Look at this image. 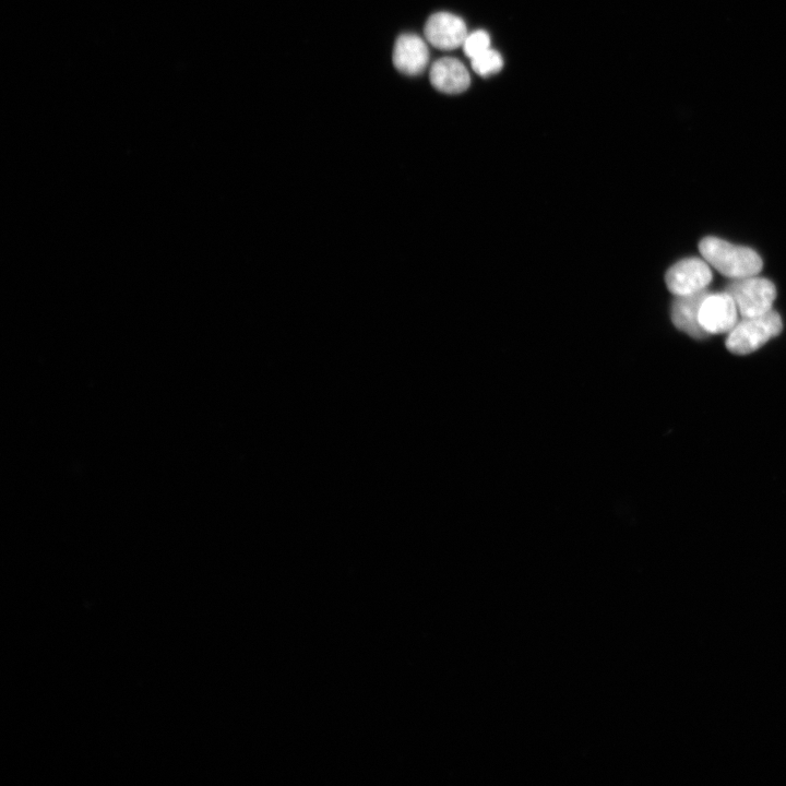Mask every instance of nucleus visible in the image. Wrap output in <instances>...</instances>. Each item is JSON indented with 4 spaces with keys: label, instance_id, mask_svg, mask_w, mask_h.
<instances>
[{
    "label": "nucleus",
    "instance_id": "nucleus-1",
    "mask_svg": "<svg viewBox=\"0 0 786 786\" xmlns=\"http://www.w3.org/2000/svg\"><path fill=\"white\" fill-rule=\"evenodd\" d=\"M699 250L708 264L731 279L758 275L762 269V259L753 249L720 238H703Z\"/></svg>",
    "mask_w": 786,
    "mask_h": 786
},
{
    "label": "nucleus",
    "instance_id": "nucleus-2",
    "mask_svg": "<svg viewBox=\"0 0 786 786\" xmlns=\"http://www.w3.org/2000/svg\"><path fill=\"white\" fill-rule=\"evenodd\" d=\"M783 330L782 318L775 310L754 317H741L727 333L726 347L736 355H748L777 336Z\"/></svg>",
    "mask_w": 786,
    "mask_h": 786
},
{
    "label": "nucleus",
    "instance_id": "nucleus-3",
    "mask_svg": "<svg viewBox=\"0 0 786 786\" xmlns=\"http://www.w3.org/2000/svg\"><path fill=\"white\" fill-rule=\"evenodd\" d=\"M734 299L741 317H754L772 310L776 298L775 285L757 275L734 278L725 289Z\"/></svg>",
    "mask_w": 786,
    "mask_h": 786
},
{
    "label": "nucleus",
    "instance_id": "nucleus-4",
    "mask_svg": "<svg viewBox=\"0 0 786 786\" xmlns=\"http://www.w3.org/2000/svg\"><path fill=\"white\" fill-rule=\"evenodd\" d=\"M712 281V272L704 259L687 258L668 269L666 285L675 296H683L706 289Z\"/></svg>",
    "mask_w": 786,
    "mask_h": 786
},
{
    "label": "nucleus",
    "instance_id": "nucleus-5",
    "mask_svg": "<svg viewBox=\"0 0 786 786\" xmlns=\"http://www.w3.org/2000/svg\"><path fill=\"white\" fill-rule=\"evenodd\" d=\"M738 314L737 306L726 290L708 293L701 303L699 322L707 335L729 333L739 320Z\"/></svg>",
    "mask_w": 786,
    "mask_h": 786
},
{
    "label": "nucleus",
    "instance_id": "nucleus-6",
    "mask_svg": "<svg viewBox=\"0 0 786 786\" xmlns=\"http://www.w3.org/2000/svg\"><path fill=\"white\" fill-rule=\"evenodd\" d=\"M424 32L427 40L442 50L462 46L468 34L464 21L449 12L432 14L427 20Z\"/></svg>",
    "mask_w": 786,
    "mask_h": 786
},
{
    "label": "nucleus",
    "instance_id": "nucleus-7",
    "mask_svg": "<svg viewBox=\"0 0 786 786\" xmlns=\"http://www.w3.org/2000/svg\"><path fill=\"white\" fill-rule=\"evenodd\" d=\"M393 64L402 73L417 75L429 60V50L425 40L415 34H402L393 48Z\"/></svg>",
    "mask_w": 786,
    "mask_h": 786
},
{
    "label": "nucleus",
    "instance_id": "nucleus-8",
    "mask_svg": "<svg viewBox=\"0 0 786 786\" xmlns=\"http://www.w3.org/2000/svg\"><path fill=\"white\" fill-rule=\"evenodd\" d=\"M707 294L708 291L703 289L690 295L676 296L671 305L670 315L674 325L696 340L708 336L699 322L700 307Z\"/></svg>",
    "mask_w": 786,
    "mask_h": 786
},
{
    "label": "nucleus",
    "instance_id": "nucleus-9",
    "mask_svg": "<svg viewBox=\"0 0 786 786\" xmlns=\"http://www.w3.org/2000/svg\"><path fill=\"white\" fill-rule=\"evenodd\" d=\"M432 86L445 94H460L468 88L471 76L466 67L457 59L444 57L430 68Z\"/></svg>",
    "mask_w": 786,
    "mask_h": 786
},
{
    "label": "nucleus",
    "instance_id": "nucleus-10",
    "mask_svg": "<svg viewBox=\"0 0 786 786\" xmlns=\"http://www.w3.org/2000/svg\"><path fill=\"white\" fill-rule=\"evenodd\" d=\"M471 62L473 70L481 76L498 73L503 66L501 55L491 48L471 59Z\"/></svg>",
    "mask_w": 786,
    "mask_h": 786
},
{
    "label": "nucleus",
    "instance_id": "nucleus-11",
    "mask_svg": "<svg viewBox=\"0 0 786 786\" xmlns=\"http://www.w3.org/2000/svg\"><path fill=\"white\" fill-rule=\"evenodd\" d=\"M462 47L465 55L469 59H473L490 49V37L488 33L483 29L474 31L467 34Z\"/></svg>",
    "mask_w": 786,
    "mask_h": 786
}]
</instances>
